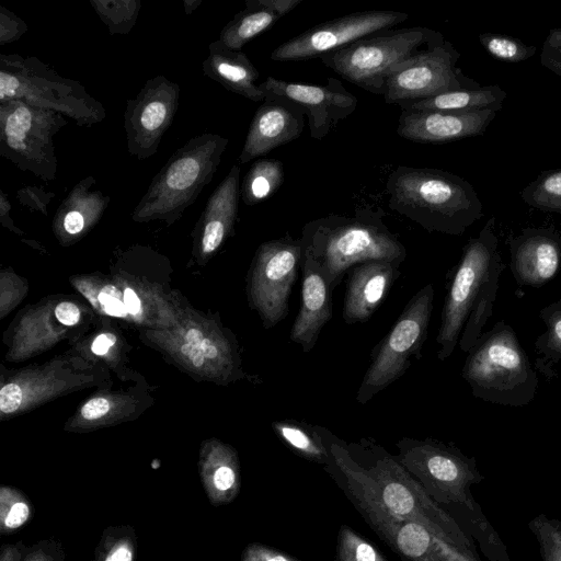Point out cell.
<instances>
[{"label": "cell", "mask_w": 561, "mask_h": 561, "mask_svg": "<svg viewBox=\"0 0 561 561\" xmlns=\"http://www.w3.org/2000/svg\"><path fill=\"white\" fill-rule=\"evenodd\" d=\"M64 115L20 100L0 102V154L44 181L56 178L55 136Z\"/></svg>", "instance_id": "9c48e42d"}, {"label": "cell", "mask_w": 561, "mask_h": 561, "mask_svg": "<svg viewBox=\"0 0 561 561\" xmlns=\"http://www.w3.org/2000/svg\"><path fill=\"white\" fill-rule=\"evenodd\" d=\"M55 316L62 324L75 325L80 320V310L73 302L62 301L56 306Z\"/></svg>", "instance_id": "7bdbcfd3"}, {"label": "cell", "mask_w": 561, "mask_h": 561, "mask_svg": "<svg viewBox=\"0 0 561 561\" xmlns=\"http://www.w3.org/2000/svg\"><path fill=\"white\" fill-rule=\"evenodd\" d=\"M9 100L54 111L83 126L105 117L103 105L79 82L59 76L34 57L0 55V102Z\"/></svg>", "instance_id": "52a82bcc"}, {"label": "cell", "mask_w": 561, "mask_h": 561, "mask_svg": "<svg viewBox=\"0 0 561 561\" xmlns=\"http://www.w3.org/2000/svg\"><path fill=\"white\" fill-rule=\"evenodd\" d=\"M201 347H202V352H203L205 358L211 359V358H216L219 355L218 348L207 337H205L202 341Z\"/></svg>", "instance_id": "816d5d0a"}, {"label": "cell", "mask_w": 561, "mask_h": 561, "mask_svg": "<svg viewBox=\"0 0 561 561\" xmlns=\"http://www.w3.org/2000/svg\"><path fill=\"white\" fill-rule=\"evenodd\" d=\"M22 400L21 387L14 382L7 383L0 390V411L11 414L20 408Z\"/></svg>", "instance_id": "60d3db41"}, {"label": "cell", "mask_w": 561, "mask_h": 561, "mask_svg": "<svg viewBox=\"0 0 561 561\" xmlns=\"http://www.w3.org/2000/svg\"><path fill=\"white\" fill-rule=\"evenodd\" d=\"M444 41L439 32L425 26L387 30L319 58L348 82L382 95L386 78L393 67Z\"/></svg>", "instance_id": "ba28073f"}, {"label": "cell", "mask_w": 561, "mask_h": 561, "mask_svg": "<svg viewBox=\"0 0 561 561\" xmlns=\"http://www.w3.org/2000/svg\"><path fill=\"white\" fill-rule=\"evenodd\" d=\"M306 113L295 102L266 95L250 124L239 162L247 163L296 140L304 130Z\"/></svg>", "instance_id": "ac0fdd59"}, {"label": "cell", "mask_w": 561, "mask_h": 561, "mask_svg": "<svg viewBox=\"0 0 561 561\" xmlns=\"http://www.w3.org/2000/svg\"><path fill=\"white\" fill-rule=\"evenodd\" d=\"M409 19L404 12L369 10L318 24L282 43L271 54L274 61H299L320 57L368 35L390 30Z\"/></svg>", "instance_id": "5bb4252c"}, {"label": "cell", "mask_w": 561, "mask_h": 561, "mask_svg": "<svg viewBox=\"0 0 561 561\" xmlns=\"http://www.w3.org/2000/svg\"><path fill=\"white\" fill-rule=\"evenodd\" d=\"M334 561H388L368 540L347 525L337 533Z\"/></svg>", "instance_id": "836d02e7"}, {"label": "cell", "mask_w": 561, "mask_h": 561, "mask_svg": "<svg viewBox=\"0 0 561 561\" xmlns=\"http://www.w3.org/2000/svg\"><path fill=\"white\" fill-rule=\"evenodd\" d=\"M186 343L190 345H201L204 340L203 332L198 329H190L185 334Z\"/></svg>", "instance_id": "f5cc1de1"}, {"label": "cell", "mask_w": 561, "mask_h": 561, "mask_svg": "<svg viewBox=\"0 0 561 561\" xmlns=\"http://www.w3.org/2000/svg\"><path fill=\"white\" fill-rule=\"evenodd\" d=\"M65 559L62 545L49 538L27 547L23 561H65Z\"/></svg>", "instance_id": "8d00e7d4"}, {"label": "cell", "mask_w": 561, "mask_h": 561, "mask_svg": "<svg viewBox=\"0 0 561 561\" xmlns=\"http://www.w3.org/2000/svg\"><path fill=\"white\" fill-rule=\"evenodd\" d=\"M124 305L128 313L131 314H137L141 309L140 300L131 288H126L124 290Z\"/></svg>", "instance_id": "f907efd6"}, {"label": "cell", "mask_w": 561, "mask_h": 561, "mask_svg": "<svg viewBox=\"0 0 561 561\" xmlns=\"http://www.w3.org/2000/svg\"><path fill=\"white\" fill-rule=\"evenodd\" d=\"M33 516L28 497L10 485L0 488V533L9 535L27 524Z\"/></svg>", "instance_id": "d6a6232c"}, {"label": "cell", "mask_w": 561, "mask_h": 561, "mask_svg": "<svg viewBox=\"0 0 561 561\" xmlns=\"http://www.w3.org/2000/svg\"><path fill=\"white\" fill-rule=\"evenodd\" d=\"M321 432L331 456L324 470L355 508H379L399 519L415 522L467 551L468 541L458 525L426 494L394 455L367 438L346 444L323 426Z\"/></svg>", "instance_id": "6da1fadb"}, {"label": "cell", "mask_w": 561, "mask_h": 561, "mask_svg": "<svg viewBox=\"0 0 561 561\" xmlns=\"http://www.w3.org/2000/svg\"><path fill=\"white\" fill-rule=\"evenodd\" d=\"M179 96V85L158 76L148 80L140 92L127 101L124 128L130 154L142 160L157 152L175 116Z\"/></svg>", "instance_id": "9a60e30c"}, {"label": "cell", "mask_w": 561, "mask_h": 561, "mask_svg": "<svg viewBox=\"0 0 561 561\" xmlns=\"http://www.w3.org/2000/svg\"><path fill=\"white\" fill-rule=\"evenodd\" d=\"M434 296L433 284H427L408 301L389 333L371 353V363L355 396L358 403L370 401L407 371L412 357L421 356Z\"/></svg>", "instance_id": "30bf717a"}, {"label": "cell", "mask_w": 561, "mask_h": 561, "mask_svg": "<svg viewBox=\"0 0 561 561\" xmlns=\"http://www.w3.org/2000/svg\"><path fill=\"white\" fill-rule=\"evenodd\" d=\"M94 179L89 176L72 188L68 196L60 204V209L67 210L62 214V228L69 234L80 233L90 216H98L108 204V197L100 191L91 187Z\"/></svg>", "instance_id": "83f0119b"}, {"label": "cell", "mask_w": 561, "mask_h": 561, "mask_svg": "<svg viewBox=\"0 0 561 561\" xmlns=\"http://www.w3.org/2000/svg\"><path fill=\"white\" fill-rule=\"evenodd\" d=\"M396 447L397 460L435 503L463 500L474 469L472 461L458 449L432 438L411 437L401 438Z\"/></svg>", "instance_id": "7c38bea8"}, {"label": "cell", "mask_w": 561, "mask_h": 561, "mask_svg": "<svg viewBox=\"0 0 561 561\" xmlns=\"http://www.w3.org/2000/svg\"><path fill=\"white\" fill-rule=\"evenodd\" d=\"M459 57L454 45L444 41L397 65L385 81L386 103L400 105L449 91L479 88L478 82L456 66Z\"/></svg>", "instance_id": "8fae6325"}, {"label": "cell", "mask_w": 561, "mask_h": 561, "mask_svg": "<svg viewBox=\"0 0 561 561\" xmlns=\"http://www.w3.org/2000/svg\"><path fill=\"white\" fill-rule=\"evenodd\" d=\"M279 19L264 0H247L245 8L228 22L217 42L227 49L241 50L248 42L270 30Z\"/></svg>", "instance_id": "484cf974"}, {"label": "cell", "mask_w": 561, "mask_h": 561, "mask_svg": "<svg viewBox=\"0 0 561 561\" xmlns=\"http://www.w3.org/2000/svg\"><path fill=\"white\" fill-rule=\"evenodd\" d=\"M115 341V335L111 333L101 334L93 341L91 350L98 355H104L114 345Z\"/></svg>", "instance_id": "c3c4849f"}, {"label": "cell", "mask_w": 561, "mask_h": 561, "mask_svg": "<svg viewBox=\"0 0 561 561\" xmlns=\"http://www.w3.org/2000/svg\"><path fill=\"white\" fill-rule=\"evenodd\" d=\"M497 107L477 111L402 110L397 134L410 141L443 144L483 135Z\"/></svg>", "instance_id": "e0dca14e"}, {"label": "cell", "mask_w": 561, "mask_h": 561, "mask_svg": "<svg viewBox=\"0 0 561 561\" xmlns=\"http://www.w3.org/2000/svg\"><path fill=\"white\" fill-rule=\"evenodd\" d=\"M506 92L499 85L461 89L412 103L400 104L402 110L415 111H477L502 108Z\"/></svg>", "instance_id": "d4e9b609"}, {"label": "cell", "mask_w": 561, "mask_h": 561, "mask_svg": "<svg viewBox=\"0 0 561 561\" xmlns=\"http://www.w3.org/2000/svg\"><path fill=\"white\" fill-rule=\"evenodd\" d=\"M511 270L520 285L540 287L561 266V233L553 228H525L510 240Z\"/></svg>", "instance_id": "d6986e66"}, {"label": "cell", "mask_w": 561, "mask_h": 561, "mask_svg": "<svg viewBox=\"0 0 561 561\" xmlns=\"http://www.w3.org/2000/svg\"><path fill=\"white\" fill-rule=\"evenodd\" d=\"M266 95L286 98L304 108L310 136L323 139L357 107L356 96L347 91L336 78H329L325 84H306L267 77L259 84Z\"/></svg>", "instance_id": "2e32d148"}, {"label": "cell", "mask_w": 561, "mask_h": 561, "mask_svg": "<svg viewBox=\"0 0 561 561\" xmlns=\"http://www.w3.org/2000/svg\"><path fill=\"white\" fill-rule=\"evenodd\" d=\"M137 535L130 525L106 527L90 561H135Z\"/></svg>", "instance_id": "f546056e"}, {"label": "cell", "mask_w": 561, "mask_h": 561, "mask_svg": "<svg viewBox=\"0 0 561 561\" xmlns=\"http://www.w3.org/2000/svg\"><path fill=\"white\" fill-rule=\"evenodd\" d=\"M277 437L299 457L323 466L330 463V451L321 432V425H310L296 420L272 423Z\"/></svg>", "instance_id": "4316f807"}, {"label": "cell", "mask_w": 561, "mask_h": 561, "mask_svg": "<svg viewBox=\"0 0 561 561\" xmlns=\"http://www.w3.org/2000/svg\"><path fill=\"white\" fill-rule=\"evenodd\" d=\"M240 192V167L233 165L206 203L202 231L204 253L217 250L233 226Z\"/></svg>", "instance_id": "603a6c76"}, {"label": "cell", "mask_w": 561, "mask_h": 561, "mask_svg": "<svg viewBox=\"0 0 561 561\" xmlns=\"http://www.w3.org/2000/svg\"><path fill=\"white\" fill-rule=\"evenodd\" d=\"M202 67L206 76L233 93L254 102L266 98L256 84L257 69L241 50L227 49L216 41L209 45V55Z\"/></svg>", "instance_id": "7402d4cb"}, {"label": "cell", "mask_w": 561, "mask_h": 561, "mask_svg": "<svg viewBox=\"0 0 561 561\" xmlns=\"http://www.w3.org/2000/svg\"><path fill=\"white\" fill-rule=\"evenodd\" d=\"M494 227L495 219L491 217L479 234L463 247L442 309L436 337L439 360L447 359L457 344L468 353L492 314L505 267Z\"/></svg>", "instance_id": "7a4b0ae2"}, {"label": "cell", "mask_w": 561, "mask_h": 561, "mask_svg": "<svg viewBox=\"0 0 561 561\" xmlns=\"http://www.w3.org/2000/svg\"><path fill=\"white\" fill-rule=\"evenodd\" d=\"M380 209H359L353 216L329 215L308 221L301 232L302 256L313 261L334 289L346 271L367 261L398 266L407 249L383 222Z\"/></svg>", "instance_id": "3957f363"}, {"label": "cell", "mask_w": 561, "mask_h": 561, "mask_svg": "<svg viewBox=\"0 0 561 561\" xmlns=\"http://www.w3.org/2000/svg\"><path fill=\"white\" fill-rule=\"evenodd\" d=\"M26 31V25L12 12L0 9V43L13 42Z\"/></svg>", "instance_id": "ab89813d"}, {"label": "cell", "mask_w": 561, "mask_h": 561, "mask_svg": "<svg viewBox=\"0 0 561 561\" xmlns=\"http://www.w3.org/2000/svg\"><path fill=\"white\" fill-rule=\"evenodd\" d=\"M539 316L547 330L535 341V348L541 356L537 363H543L539 367H548L549 376H552L551 367L561 360V300L543 307Z\"/></svg>", "instance_id": "4dcf8cb0"}, {"label": "cell", "mask_w": 561, "mask_h": 561, "mask_svg": "<svg viewBox=\"0 0 561 561\" xmlns=\"http://www.w3.org/2000/svg\"><path fill=\"white\" fill-rule=\"evenodd\" d=\"M228 141L210 133L190 139L154 176L134 210V219H176L213 180Z\"/></svg>", "instance_id": "8992f818"}, {"label": "cell", "mask_w": 561, "mask_h": 561, "mask_svg": "<svg viewBox=\"0 0 561 561\" xmlns=\"http://www.w3.org/2000/svg\"><path fill=\"white\" fill-rule=\"evenodd\" d=\"M204 491L213 505L231 503L240 492L241 479L238 458L228 447H215L201 463Z\"/></svg>", "instance_id": "cb8c5ba5"}, {"label": "cell", "mask_w": 561, "mask_h": 561, "mask_svg": "<svg viewBox=\"0 0 561 561\" xmlns=\"http://www.w3.org/2000/svg\"><path fill=\"white\" fill-rule=\"evenodd\" d=\"M26 549L22 540L4 543L0 549V561H23Z\"/></svg>", "instance_id": "bcb514c9"}, {"label": "cell", "mask_w": 561, "mask_h": 561, "mask_svg": "<svg viewBox=\"0 0 561 561\" xmlns=\"http://www.w3.org/2000/svg\"><path fill=\"white\" fill-rule=\"evenodd\" d=\"M110 410V402L105 398H93L81 409V415L85 420H95L105 415Z\"/></svg>", "instance_id": "ee69618b"}, {"label": "cell", "mask_w": 561, "mask_h": 561, "mask_svg": "<svg viewBox=\"0 0 561 561\" xmlns=\"http://www.w3.org/2000/svg\"><path fill=\"white\" fill-rule=\"evenodd\" d=\"M350 272L342 317L345 323L354 324L371 317L400 271L398 265L387 261H367L354 265Z\"/></svg>", "instance_id": "44dd1931"}, {"label": "cell", "mask_w": 561, "mask_h": 561, "mask_svg": "<svg viewBox=\"0 0 561 561\" xmlns=\"http://www.w3.org/2000/svg\"><path fill=\"white\" fill-rule=\"evenodd\" d=\"M301 270L300 308L289 337L301 346L304 353H309L323 327L332 318L334 289L321 268L310 259L302 256Z\"/></svg>", "instance_id": "ffe728a7"}, {"label": "cell", "mask_w": 561, "mask_h": 561, "mask_svg": "<svg viewBox=\"0 0 561 561\" xmlns=\"http://www.w3.org/2000/svg\"><path fill=\"white\" fill-rule=\"evenodd\" d=\"M264 2L282 18L293 11L302 0H264Z\"/></svg>", "instance_id": "7dc6e473"}, {"label": "cell", "mask_w": 561, "mask_h": 561, "mask_svg": "<svg viewBox=\"0 0 561 561\" xmlns=\"http://www.w3.org/2000/svg\"><path fill=\"white\" fill-rule=\"evenodd\" d=\"M182 353L192 362L196 367H201L204 364L205 356L202 352L201 345H190L184 343L181 346Z\"/></svg>", "instance_id": "681fc988"}, {"label": "cell", "mask_w": 561, "mask_h": 561, "mask_svg": "<svg viewBox=\"0 0 561 561\" xmlns=\"http://www.w3.org/2000/svg\"><path fill=\"white\" fill-rule=\"evenodd\" d=\"M240 561H301L296 557L261 542L249 543L242 551Z\"/></svg>", "instance_id": "f35d334b"}, {"label": "cell", "mask_w": 561, "mask_h": 561, "mask_svg": "<svg viewBox=\"0 0 561 561\" xmlns=\"http://www.w3.org/2000/svg\"><path fill=\"white\" fill-rule=\"evenodd\" d=\"M283 163L276 159H260L255 161L245 174L241 197L244 204L255 205L271 197L284 181Z\"/></svg>", "instance_id": "f1b7e54d"}, {"label": "cell", "mask_w": 561, "mask_h": 561, "mask_svg": "<svg viewBox=\"0 0 561 561\" xmlns=\"http://www.w3.org/2000/svg\"><path fill=\"white\" fill-rule=\"evenodd\" d=\"M91 3L112 34L128 33L140 10L138 1H91Z\"/></svg>", "instance_id": "d590c367"}, {"label": "cell", "mask_w": 561, "mask_h": 561, "mask_svg": "<svg viewBox=\"0 0 561 561\" xmlns=\"http://www.w3.org/2000/svg\"><path fill=\"white\" fill-rule=\"evenodd\" d=\"M479 41L490 55L505 62H520L536 53L534 45H526L519 38L510 35L482 33Z\"/></svg>", "instance_id": "e575fe53"}, {"label": "cell", "mask_w": 561, "mask_h": 561, "mask_svg": "<svg viewBox=\"0 0 561 561\" xmlns=\"http://www.w3.org/2000/svg\"><path fill=\"white\" fill-rule=\"evenodd\" d=\"M301 260L300 239L290 236L259 247L251 280V301L265 329L277 325L288 316V300Z\"/></svg>", "instance_id": "4fadbf2b"}, {"label": "cell", "mask_w": 561, "mask_h": 561, "mask_svg": "<svg viewBox=\"0 0 561 561\" xmlns=\"http://www.w3.org/2000/svg\"><path fill=\"white\" fill-rule=\"evenodd\" d=\"M542 66L561 78V28H551L540 54Z\"/></svg>", "instance_id": "74e56055"}, {"label": "cell", "mask_w": 561, "mask_h": 561, "mask_svg": "<svg viewBox=\"0 0 561 561\" xmlns=\"http://www.w3.org/2000/svg\"><path fill=\"white\" fill-rule=\"evenodd\" d=\"M461 374L476 398L494 404L525 407L537 392L538 378L529 357L503 320L479 336Z\"/></svg>", "instance_id": "5b68a950"}, {"label": "cell", "mask_w": 561, "mask_h": 561, "mask_svg": "<svg viewBox=\"0 0 561 561\" xmlns=\"http://www.w3.org/2000/svg\"><path fill=\"white\" fill-rule=\"evenodd\" d=\"M520 196L534 208L561 214V169L540 173L520 192Z\"/></svg>", "instance_id": "1f68e13d"}, {"label": "cell", "mask_w": 561, "mask_h": 561, "mask_svg": "<svg viewBox=\"0 0 561 561\" xmlns=\"http://www.w3.org/2000/svg\"><path fill=\"white\" fill-rule=\"evenodd\" d=\"M99 300L103 306L104 310L108 314L115 317H125L128 313L124 302H122L118 298L108 295L105 291H102L99 295Z\"/></svg>", "instance_id": "f6af8a7d"}, {"label": "cell", "mask_w": 561, "mask_h": 561, "mask_svg": "<svg viewBox=\"0 0 561 561\" xmlns=\"http://www.w3.org/2000/svg\"><path fill=\"white\" fill-rule=\"evenodd\" d=\"M390 209L427 232L460 236L483 217L473 186L454 173L399 165L386 182Z\"/></svg>", "instance_id": "277c9868"}, {"label": "cell", "mask_w": 561, "mask_h": 561, "mask_svg": "<svg viewBox=\"0 0 561 561\" xmlns=\"http://www.w3.org/2000/svg\"><path fill=\"white\" fill-rule=\"evenodd\" d=\"M16 197L20 199V203L25 206L45 210L51 197H54V193H46L37 187L26 186L16 193Z\"/></svg>", "instance_id": "b9f144b4"}]
</instances>
